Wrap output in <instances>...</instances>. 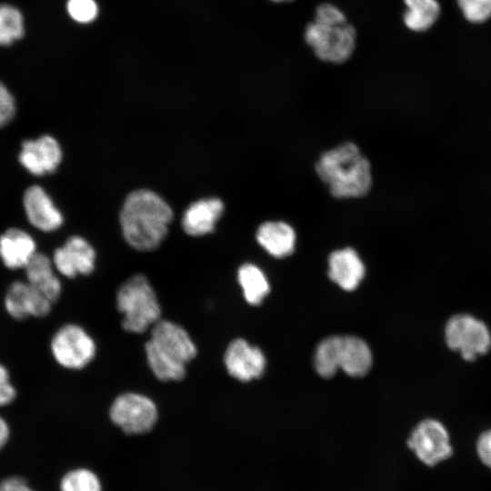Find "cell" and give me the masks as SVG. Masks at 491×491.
Returning <instances> with one entry per match:
<instances>
[{"label":"cell","instance_id":"6da1fadb","mask_svg":"<svg viewBox=\"0 0 491 491\" xmlns=\"http://www.w3.org/2000/svg\"><path fill=\"white\" fill-rule=\"evenodd\" d=\"M173 211L157 194L147 189L132 192L120 213V224L125 241L135 249L148 252L156 249L168 231Z\"/></svg>","mask_w":491,"mask_h":491},{"label":"cell","instance_id":"7a4b0ae2","mask_svg":"<svg viewBox=\"0 0 491 491\" xmlns=\"http://www.w3.org/2000/svg\"><path fill=\"white\" fill-rule=\"evenodd\" d=\"M316 171L336 198L362 197L372 186L370 163L351 142L325 152L316 165Z\"/></svg>","mask_w":491,"mask_h":491},{"label":"cell","instance_id":"3957f363","mask_svg":"<svg viewBox=\"0 0 491 491\" xmlns=\"http://www.w3.org/2000/svg\"><path fill=\"white\" fill-rule=\"evenodd\" d=\"M372 366V353L367 344L357 336H333L322 340L314 356L316 373L325 378L338 369L353 377L364 376Z\"/></svg>","mask_w":491,"mask_h":491},{"label":"cell","instance_id":"277c9868","mask_svg":"<svg viewBox=\"0 0 491 491\" xmlns=\"http://www.w3.org/2000/svg\"><path fill=\"white\" fill-rule=\"evenodd\" d=\"M116 307L123 315L122 327L141 334L161 319L157 296L145 276L135 275L124 282L116 293Z\"/></svg>","mask_w":491,"mask_h":491},{"label":"cell","instance_id":"5b68a950","mask_svg":"<svg viewBox=\"0 0 491 491\" xmlns=\"http://www.w3.org/2000/svg\"><path fill=\"white\" fill-rule=\"evenodd\" d=\"M355 27L342 22L313 21L305 30V40L322 61L340 64L348 60L356 47Z\"/></svg>","mask_w":491,"mask_h":491},{"label":"cell","instance_id":"8992f818","mask_svg":"<svg viewBox=\"0 0 491 491\" xmlns=\"http://www.w3.org/2000/svg\"><path fill=\"white\" fill-rule=\"evenodd\" d=\"M447 346L458 352L466 361H474L491 348V333L481 320L467 314L448 319L445 328Z\"/></svg>","mask_w":491,"mask_h":491},{"label":"cell","instance_id":"52a82bcc","mask_svg":"<svg viewBox=\"0 0 491 491\" xmlns=\"http://www.w3.org/2000/svg\"><path fill=\"white\" fill-rule=\"evenodd\" d=\"M109 416L125 434L140 435L155 426L158 411L155 403L147 396L127 392L115 398Z\"/></svg>","mask_w":491,"mask_h":491},{"label":"cell","instance_id":"ba28073f","mask_svg":"<svg viewBox=\"0 0 491 491\" xmlns=\"http://www.w3.org/2000/svg\"><path fill=\"white\" fill-rule=\"evenodd\" d=\"M50 348L55 360L61 366L73 370L85 367L96 353L94 339L76 324L61 326L53 336Z\"/></svg>","mask_w":491,"mask_h":491},{"label":"cell","instance_id":"9c48e42d","mask_svg":"<svg viewBox=\"0 0 491 491\" xmlns=\"http://www.w3.org/2000/svg\"><path fill=\"white\" fill-rule=\"evenodd\" d=\"M406 444L416 457L429 466L449 458L453 454L446 428L435 419H425L417 424Z\"/></svg>","mask_w":491,"mask_h":491},{"label":"cell","instance_id":"30bf717a","mask_svg":"<svg viewBox=\"0 0 491 491\" xmlns=\"http://www.w3.org/2000/svg\"><path fill=\"white\" fill-rule=\"evenodd\" d=\"M224 363L228 374L242 382L260 377L266 367L262 351L242 338L235 339L228 345Z\"/></svg>","mask_w":491,"mask_h":491},{"label":"cell","instance_id":"8fae6325","mask_svg":"<svg viewBox=\"0 0 491 491\" xmlns=\"http://www.w3.org/2000/svg\"><path fill=\"white\" fill-rule=\"evenodd\" d=\"M95 252L83 237L72 236L65 244L55 250L53 264L57 271L67 278L78 275H89L95 269Z\"/></svg>","mask_w":491,"mask_h":491},{"label":"cell","instance_id":"7c38bea8","mask_svg":"<svg viewBox=\"0 0 491 491\" xmlns=\"http://www.w3.org/2000/svg\"><path fill=\"white\" fill-rule=\"evenodd\" d=\"M52 302L27 282H14L5 297L7 313L16 320L29 316L44 317L52 307Z\"/></svg>","mask_w":491,"mask_h":491},{"label":"cell","instance_id":"4fadbf2b","mask_svg":"<svg viewBox=\"0 0 491 491\" xmlns=\"http://www.w3.org/2000/svg\"><path fill=\"white\" fill-rule=\"evenodd\" d=\"M171 357L187 364L197 354V348L189 334L179 325L160 319L151 327L150 339Z\"/></svg>","mask_w":491,"mask_h":491},{"label":"cell","instance_id":"5bb4252c","mask_svg":"<svg viewBox=\"0 0 491 491\" xmlns=\"http://www.w3.org/2000/svg\"><path fill=\"white\" fill-rule=\"evenodd\" d=\"M19 161L31 174L43 175L53 173L62 160V150L57 141L50 135L22 144Z\"/></svg>","mask_w":491,"mask_h":491},{"label":"cell","instance_id":"9a60e30c","mask_svg":"<svg viewBox=\"0 0 491 491\" xmlns=\"http://www.w3.org/2000/svg\"><path fill=\"white\" fill-rule=\"evenodd\" d=\"M23 203L26 216L35 227L49 232L61 226L63 215L41 186L28 187L25 192Z\"/></svg>","mask_w":491,"mask_h":491},{"label":"cell","instance_id":"2e32d148","mask_svg":"<svg viewBox=\"0 0 491 491\" xmlns=\"http://www.w3.org/2000/svg\"><path fill=\"white\" fill-rule=\"evenodd\" d=\"M365 276V266L350 247L336 250L328 258L329 278L346 291L355 290Z\"/></svg>","mask_w":491,"mask_h":491},{"label":"cell","instance_id":"e0dca14e","mask_svg":"<svg viewBox=\"0 0 491 491\" xmlns=\"http://www.w3.org/2000/svg\"><path fill=\"white\" fill-rule=\"evenodd\" d=\"M224 211V204L218 198H206L191 204L185 211L182 226L192 236H201L214 231Z\"/></svg>","mask_w":491,"mask_h":491},{"label":"cell","instance_id":"ac0fdd59","mask_svg":"<svg viewBox=\"0 0 491 491\" xmlns=\"http://www.w3.org/2000/svg\"><path fill=\"white\" fill-rule=\"evenodd\" d=\"M35 253L34 239L21 229L9 228L0 235V257L9 269L25 268Z\"/></svg>","mask_w":491,"mask_h":491},{"label":"cell","instance_id":"d6986e66","mask_svg":"<svg viewBox=\"0 0 491 491\" xmlns=\"http://www.w3.org/2000/svg\"><path fill=\"white\" fill-rule=\"evenodd\" d=\"M27 283L40 291L52 303L56 302L62 293V285L55 276L51 260L44 254L35 253L25 266Z\"/></svg>","mask_w":491,"mask_h":491},{"label":"cell","instance_id":"ffe728a7","mask_svg":"<svg viewBox=\"0 0 491 491\" xmlns=\"http://www.w3.org/2000/svg\"><path fill=\"white\" fill-rule=\"evenodd\" d=\"M256 240L271 256L282 258L294 252L296 233L286 223L269 221L258 227Z\"/></svg>","mask_w":491,"mask_h":491},{"label":"cell","instance_id":"44dd1931","mask_svg":"<svg viewBox=\"0 0 491 491\" xmlns=\"http://www.w3.org/2000/svg\"><path fill=\"white\" fill-rule=\"evenodd\" d=\"M145 352L148 366L158 380L180 381L185 376V364L168 356L151 340L145 343Z\"/></svg>","mask_w":491,"mask_h":491},{"label":"cell","instance_id":"7402d4cb","mask_svg":"<svg viewBox=\"0 0 491 491\" xmlns=\"http://www.w3.org/2000/svg\"><path fill=\"white\" fill-rule=\"evenodd\" d=\"M407 10L404 14L405 25L412 31L428 30L440 15L436 0H404Z\"/></svg>","mask_w":491,"mask_h":491},{"label":"cell","instance_id":"603a6c76","mask_svg":"<svg viewBox=\"0 0 491 491\" xmlns=\"http://www.w3.org/2000/svg\"><path fill=\"white\" fill-rule=\"evenodd\" d=\"M237 280L245 299L250 305H259L269 293L270 287L266 276L253 264L246 263L239 267Z\"/></svg>","mask_w":491,"mask_h":491},{"label":"cell","instance_id":"cb8c5ba5","mask_svg":"<svg viewBox=\"0 0 491 491\" xmlns=\"http://www.w3.org/2000/svg\"><path fill=\"white\" fill-rule=\"evenodd\" d=\"M24 35V19L15 6L0 5V45H10Z\"/></svg>","mask_w":491,"mask_h":491},{"label":"cell","instance_id":"d4e9b609","mask_svg":"<svg viewBox=\"0 0 491 491\" xmlns=\"http://www.w3.org/2000/svg\"><path fill=\"white\" fill-rule=\"evenodd\" d=\"M61 491H102L97 476L85 468L68 472L62 479Z\"/></svg>","mask_w":491,"mask_h":491},{"label":"cell","instance_id":"484cf974","mask_svg":"<svg viewBox=\"0 0 491 491\" xmlns=\"http://www.w3.org/2000/svg\"><path fill=\"white\" fill-rule=\"evenodd\" d=\"M466 19L471 23H484L491 18V0H456Z\"/></svg>","mask_w":491,"mask_h":491},{"label":"cell","instance_id":"4316f807","mask_svg":"<svg viewBox=\"0 0 491 491\" xmlns=\"http://www.w3.org/2000/svg\"><path fill=\"white\" fill-rule=\"evenodd\" d=\"M69 15L78 23H90L98 14L97 5L94 0H68L66 5Z\"/></svg>","mask_w":491,"mask_h":491},{"label":"cell","instance_id":"83f0119b","mask_svg":"<svg viewBox=\"0 0 491 491\" xmlns=\"http://www.w3.org/2000/svg\"><path fill=\"white\" fill-rule=\"evenodd\" d=\"M15 115V103L13 95L0 82V128L6 125Z\"/></svg>","mask_w":491,"mask_h":491},{"label":"cell","instance_id":"f1b7e54d","mask_svg":"<svg viewBox=\"0 0 491 491\" xmlns=\"http://www.w3.org/2000/svg\"><path fill=\"white\" fill-rule=\"evenodd\" d=\"M16 396V390L10 382L8 370L0 364V406L11 404Z\"/></svg>","mask_w":491,"mask_h":491},{"label":"cell","instance_id":"f546056e","mask_svg":"<svg viewBox=\"0 0 491 491\" xmlns=\"http://www.w3.org/2000/svg\"><path fill=\"white\" fill-rule=\"evenodd\" d=\"M315 21L317 22H342L346 18L344 13L332 4H322L316 9Z\"/></svg>","mask_w":491,"mask_h":491},{"label":"cell","instance_id":"4dcf8cb0","mask_svg":"<svg viewBox=\"0 0 491 491\" xmlns=\"http://www.w3.org/2000/svg\"><path fill=\"white\" fill-rule=\"evenodd\" d=\"M480 460L491 469V429L483 432L476 442Z\"/></svg>","mask_w":491,"mask_h":491},{"label":"cell","instance_id":"1f68e13d","mask_svg":"<svg viewBox=\"0 0 491 491\" xmlns=\"http://www.w3.org/2000/svg\"><path fill=\"white\" fill-rule=\"evenodd\" d=\"M0 491H33L20 477H10L0 483Z\"/></svg>","mask_w":491,"mask_h":491},{"label":"cell","instance_id":"d6a6232c","mask_svg":"<svg viewBox=\"0 0 491 491\" xmlns=\"http://www.w3.org/2000/svg\"><path fill=\"white\" fill-rule=\"evenodd\" d=\"M9 437V427L5 420L0 416V449L5 446Z\"/></svg>","mask_w":491,"mask_h":491},{"label":"cell","instance_id":"836d02e7","mask_svg":"<svg viewBox=\"0 0 491 491\" xmlns=\"http://www.w3.org/2000/svg\"><path fill=\"white\" fill-rule=\"evenodd\" d=\"M271 1L276 2V3H281V2H290L293 0H271Z\"/></svg>","mask_w":491,"mask_h":491}]
</instances>
